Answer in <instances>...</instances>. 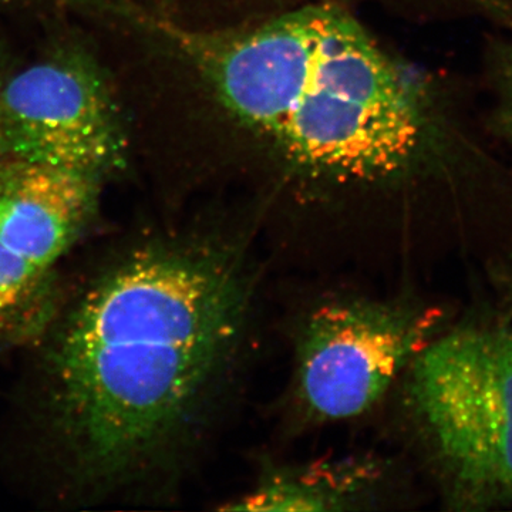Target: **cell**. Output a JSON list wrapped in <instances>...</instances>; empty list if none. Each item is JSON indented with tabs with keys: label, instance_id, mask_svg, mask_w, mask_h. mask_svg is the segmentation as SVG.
I'll return each mask as SVG.
<instances>
[{
	"label": "cell",
	"instance_id": "cell-4",
	"mask_svg": "<svg viewBox=\"0 0 512 512\" xmlns=\"http://www.w3.org/2000/svg\"><path fill=\"white\" fill-rule=\"evenodd\" d=\"M5 156L106 178L131 158L126 110L92 57L57 50L3 80Z\"/></svg>",
	"mask_w": 512,
	"mask_h": 512
},
{
	"label": "cell",
	"instance_id": "cell-10",
	"mask_svg": "<svg viewBox=\"0 0 512 512\" xmlns=\"http://www.w3.org/2000/svg\"><path fill=\"white\" fill-rule=\"evenodd\" d=\"M487 133L512 156V36H491L484 50Z\"/></svg>",
	"mask_w": 512,
	"mask_h": 512
},
{
	"label": "cell",
	"instance_id": "cell-1",
	"mask_svg": "<svg viewBox=\"0 0 512 512\" xmlns=\"http://www.w3.org/2000/svg\"><path fill=\"white\" fill-rule=\"evenodd\" d=\"M116 20L143 53L154 157L181 194L241 190L264 210L352 214L493 158L444 77L355 10L198 30L123 0Z\"/></svg>",
	"mask_w": 512,
	"mask_h": 512
},
{
	"label": "cell",
	"instance_id": "cell-8",
	"mask_svg": "<svg viewBox=\"0 0 512 512\" xmlns=\"http://www.w3.org/2000/svg\"><path fill=\"white\" fill-rule=\"evenodd\" d=\"M379 467L365 457L325 458L275 467L220 510L315 512L363 510L375 500Z\"/></svg>",
	"mask_w": 512,
	"mask_h": 512
},
{
	"label": "cell",
	"instance_id": "cell-2",
	"mask_svg": "<svg viewBox=\"0 0 512 512\" xmlns=\"http://www.w3.org/2000/svg\"><path fill=\"white\" fill-rule=\"evenodd\" d=\"M239 239L188 229L128 252L77 302L49 359L53 426L86 483H126L198 429L244 343Z\"/></svg>",
	"mask_w": 512,
	"mask_h": 512
},
{
	"label": "cell",
	"instance_id": "cell-3",
	"mask_svg": "<svg viewBox=\"0 0 512 512\" xmlns=\"http://www.w3.org/2000/svg\"><path fill=\"white\" fill-rule=\"evenodd\" d=\"M407 399L457 510L512 495V332L468 325L427 342Z\"/></svg>",
	"mask_w": 512,
	"mask_h": 512
},
{
	"label": "cell",
	"instance_id": "cell-5",
	"mask_svg": "<svg viewBox=\"0 0 512 512\" xmlns=\"http://www.w3.org/2000/svg\"><path fill=\"white\" fill-rule=\"evenodd\" d=\"M433 323L402 303L352 296L322 303L296 339L298 409L318 424L365 416L427 345Z\"/></svg>",
	"mask_w": 512,
	"mask_h": 512
},
{
	"label": "cell",
	"instance_id": "cell-9",
	"mask_svg": "<svg viewBox=\"0 0 512 512\" xmlns=\"http://www.w3.org/2000/svg\"><path fill=\"white\" fill-rule=\"evenodd\" d=\"M52 308V274L0 245V340L26 339L45 326Z\"/></svg>",
	"mask_w": 512,
	"mask_h": 512
},
{
	"label": "cell",
	"instance_id": "cell-11",
	"mask_svg": "<svg viewBox=\"0 0 512 512\" xmlns=\"http://www.w3.org/2000/svg\"><path fill=\"white\" fill-rule=\"evenodd\" d=\"M3 80H5V77H3L2 70H0V92H2ZM5 157V146H3L2 133V116H0V160H3Z\"/></svg>",
	"mask_w": 512,
	"mask_h": 512
},
{
	"label": "cell",
	"instance_id": "cell-12",
	"mask_svg": "<svg viewBox=\"0 0 512 512\" xmlns=\"http://www.w3.org/2000/svg\"><path fill=\"white\" fill-rule=\"evenodd\" d=\"M13 2V0H0V5H3V3H9Z\"/></svg>",
	"mask_w": 512,
	"mask_h": 512
},
{
	"label": "cell",
	"instance_id": "cell-6",
	"mask_svg": "<svg viewBox=\"0 0 512 512\" xmlns=\"http://www.w3.org/2000/svg\"><path fill=\"white\" fill-rule=\"evenodd\" d=\"M92 175L19 158L0 160V245L52 274L96 210Z\"/></svg>",
	"mask_w": 512,
	"mask_h": 512
},
{
	"label": "cell",
	"instance_id": "cell-7",
	"mask_svg": "<svg viewBox=\"0 0 512 512\" xmlns=\"http://www.w3.org/2000/svg\"><path fill=\"white\" fill-rule=\"evenodd\" d=\"M174 25L188 29L242 28L308 6L333 5L380 12L407 23H448L481 20L512 32V0H137Z\"/></svg>",
	"mask_w": 512,
	"mask_h": 512
}]
</instances>
